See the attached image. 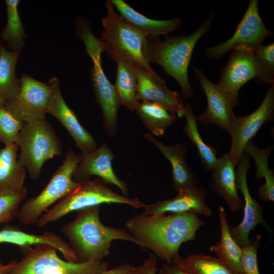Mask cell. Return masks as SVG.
Instances as JSON below:
<instances>
[{
  "label": "cell",
  "instance_id": "cell-43",
  "mask_svg": "<svg viewBox=\"0 0 274 274\" xmlns=\"http://www.w3.org/2000/svg\"><path fill=\"white\" fill-rule=\"evenodd\" d=\"M4 264V263L2 261L0 260V266H1V265H2L3 264Z\"/></svg>",
  "mask_w": 274,
  "mask_h": 274
},
{
  "label": "cell",
  "instance_id": "cell-23",
  "mask_svg": "<svg viewBox=\"0 0 274 274\" xmlns=\"http://www.w3.org/2000/svg\"><path fill=\"white\" fill-rule=\"evenodd\" d=\"M119 15L132 27L148 37L166 36L180 27L182 20L174 18L165 20L149 18L139 13L123 0H110Z\"/></svg>",
  "mask_w": 274,
  "mask_h": 274
},
{
  "label": "cell",
  "instance_id": "cell-40",
  "mask_svg": "<svg viewBox=\"0 0 274 274\" xmlns=\"http://www.w3.org/2000/svg\"><path fill=\"white\" fill-rule=\"evenodd\" d=\"M16 262V260H11L9 262L4 264L0 266V274H6Z\"/></svg>",
  "mask_w": 274,
  "mask_h": 274
},
{
  "label": "cell",
  "instance_id": "cell-41",
  "mask_svg": "<svg viewBox=\"0 0 274 274\" xmlns=\"http://www.w3.org/2000/svg\"><path fill=\"white\" fill-rule=\"evenodd\" d=\"M47 274H66V273L62 270H56Z\"/></svg>",
  "mask_w": 274,
  "mask_h": 274
},
{
  "label": "cell",
  "instance_id": "cell-11",
  "mask_svg": "<svg viewBox=\"0 0 274 274\" xmlns=\"http://www.w3.org/2000/svg\"><path fill=\"white\" fill-rule=\"evenodd\" d=\"M274 116V83L270 85L257 109L247 116L234 115L228 132L231 143L228 152L233 164L237 165L247 143L255 135L262 126L273 119Z\"/></svg>",
  "mask_w": 274,
  "mask_h": 274
},
{
  "label": "cell",
  "instance_id": "cell-25",
  "mask_svg": "<svg viewBox=\"0 0 274 274\" xmlns=\"http://www.w3.org/2000/svg\"><path fill=\"white\" fill-rule=\"evenodd\" d=\"M219 218L220 240L212 246L210 250L216 254L218 258L224 263L233 274H244L241 264L242 247L235 242L230 234L225 210L221 206L219 208Z\"/></svg>",
  "mask_w": 274,
  "mask_h": 274
},
{
  "label": "cell",
  "instance_id": "cell-9",
  "mask_svg": "<svg viewBox=\"0 0 274 274\" xmlns=\"http://www.w3.org/2000/svg\"><path fill=\"white\" fill-rule=\"evenodd\" d=\"M57 251L48 244L37 245L6 274H47L59 269L66 274H100L109 269V263L104 260L75 263L63 260Z\"/></svg>",
  "mask_w": 274,
  "mask_h": 274
},
{
  "label": "cell",
  "instance_id": "cell-27",
  "mask_svg": "<svg viewBox=\"0 0 274 274\" xmlns=\"http://www.w3.org/2000/svg\"><path fill=\"white\" fill-rule=\"evenodd\" d=\"M273 146L261 148L256 146L252 140L245 146L244 151L255 161L256 178L259 180L264 178L265 183L258 188L259 197L262 200H274V172L268 165V160Z\"/></svg>",
  "mask_w": 274,
  "mask_h": 274
},
{
  "label": "cell",
  "instance_id": "cell-7",
  "mask_svg": "<svg viewBox=\"0 0 274 274\" xmlns=\"http://www.w3.org/2000/svg\"><path fill=\"white\" fill-rule=\"evenodd\" d=\"M15 143L20 150L18 163L32 180L39 178L47 160L62 152L61 142L46 118L24 123Z\"/></svg>",
  "mask_w": 274,
  "mask_h": 274
},
{
  "label": "cell",
  "instance_id": "cell-13",
  "mask_svg": "<svg viewBox=\"0 0 274 274\" xmlns=\"http://www.w3.org/2000/svg\"><path fill=\"white\" fill-rule=\"evenodd\" d=\"M193 70L207 100L206 109L197 117V121L204 125H217L228 132L234 115L233 109L239 104L238 96L223 91L217 84L210 81L199 68L194 66Z\"/></svg>",
  "mask_w": 274,
  "mask_h": 274
},
{
  "label": "cell",
  "instance_id": "cell-42",
  "mask_svg": "<svg viewBox=\"0 0 274 274\" xmlns=\"http://www.w3.org/2000/svg\"><path fill=\"white\" fill-rule=\"evenodd\" d=\"M6 105V102L0 97V107Z\"/></svg>",
  "mask_w": 274,
  "mask_h": 274
},
{
  "label": "cell",
  "instance_id": "cell-21",
  "mask_svg": "<svg viewBox=\"0 0 274 274\" xmlns=\"http://www.w3.org/2000/svg\"><path fill=\"white\" fill-rule=\"evenodd\" d=\"M0 244L15 245L28 250L37 245L48 244L59 251L65 260L78 262L77 256L68 244L61 236L52 232L31 234L10 225H5L0 229Z\"/></svg>",
  "mask_w": 274,
  "mask_h": 274
},
{
  "label": "cell",
  "instance_id": "cell-33",
  "mask_svg": "<svg viewBox=\"0 0 274 274\" xmlns=\"http://www.w3.org/2000/svg\"><path fill=\"white\" fill-rule=\"evenodd\" d=\"M256 75L254 80L259 84L274 83V43L253 50Z\"/></svg>",
  "mask_w": 274,
  "mask_h": 274
},
{
  "label": "cell",
  "instance_id": "cell-3",
  "mask_svg": "<svg viewBox=\"0 0 274 274\" xmlns=\"http://www.w3.org/2000/svg\"><path fill=\"white\" fill-rule=\"evenodd\" d=\"M215 14L211 13L192 33L186 35L149 37L148 59L149 63L160 65L164 72L179 84L181 97L190 98L193 92L189 81L188 68L192 52L198 41L210 29Z\"/></svg>",
  "mask_w": 274,
  "mask_h": 274
},
{
  "label": "cell",
  "instance_id": "cell-28",
  "mask_svg": "<svg viewBox=\"0 0 274 274\" xmlns=\"http://www.w3.org/2000/svg\"><path fill=\"white\" fill-rule=\"evenodd\" d=\"M135 111L147 129L155 136L163 135L177 118L176 114L169 112L163 106L151 101L139 102Z\"/></svg>",
  "mask_w": 274,
  "mask_h": 274
},
{
  "label": "cell",
  "instance_id": "cell-1",
  "mask_svg": "<svg viewBox=\"0 0 274 274\" xmlns=\"http://www.w3.org/2000/svg\"><path fill=\"white\" fill-rule=\"evenodd\" d=\"M204 224L196 214L179 213L169 215L136 214L127 220L125 226L139 246L149 250L165 263L172 264L179 255L180 246L194 239Z\"/></svg>",
  "mask_w": 274,
  "mask_h": 274
},
{
  "label": "cell",
  "instance_id": "cell-12",
  "mask_svg": "<svg viewBox=\"0 0 274 274\" xmlns=\"http://www.w3.org/2000/svg\"><path fill=\"white\" fill-rule=\"evenodd\" d=\"M51 94L47 83L23 75L18 93L8 101L5 107L24 123L35 122L45 118Z\"/></svg>",
  "mask_w": 274,
  "mask_h": 274
},
{
  "label": "cell",
  "instance_id": "cell-35",
  "mask_svg": "<svg viewBox=\"0 0 274 274\" xmlns=\"http://www.w3.org/2000/svg\"><path fill=\"white\" fill-rule=\"evenodd\" d=\"M23 123L5 105L0 107V143L5 145L15 143Z\"/></svg>",
  "mask_w": 274,
  "mask_h": 274
},
{
  "label": "cell",
  "instance_id": "cell-34",
  "mask_svg": "<svg viewBox=\"0 0 274 274\" xmlns=\"http://www.w3.org/2000/svg\"><path fill=\"white\" fill-rule=\"evenodd\" d=\"M27 194L25 187L19 190L0 192V224L16 218Z\"/></svg>",
  "mask_w": 274,
  "mask_h": 274
},
{
  "label": "cell",
  "instance_id": "cell-5",
  "mask_svg": "<svg viewBox=\"0 0 274 274\" xmlns=\"http://www.w3.org/2000/svg\"><path fill=\"white\" fill-rule=\"evenodd\" d=\"M77 30L93 62L91 72L92 88L101 111L104 130L108 137L111 138L118 131V111L121 104L115 86L110 82L102 69L103 46L100 39L93 34L87 21L79 22L77 24Z\"/></svg>",
  "mask_w": 274,
  "mask_h": 274
},
{
  "label": "cell",
  "instance_id": "cell-17",
  "mask_svg": "<svg viewBox=\"0 0 274 274\" xmlns=\"http://www.w3.org/2000/svg\"><path fill=\"white\" fill-rule=\"evenodd\" d=\"M136 77V95L139 100L156 102L163 106L178 117L184 115V105L181 95L168 89L166 81L150 75L142 67L135 64Z\"/></svg>",
  "mask_w": 274,
  "mask_h": 274
},
{
  "label": "cell",
  "instance_id": "cell-24",
  "mask_svg": "<svg viewBox=\"0 0 274 274\" xmlns=\"http://www.w3.org/2000/svg\"><path fill=\"white\" fill-rule=\"evenodd\" d=\"M18 147L16 143L0 149V192L22 189L26 170L17 161Z\"/></svg>",
  "mask_w": 274,
  "mask_h": 274
},
{
  "label": "cell",
  "instance_id": "cell-4",
  "mask_svg": "<svg viewBox=\"0 0 274 274\" xmlns=\"http://www.w3.org/2000/svg\"><path fill=\"white\" fill-rule=\"evenodd\" d=\"M107 13L102 20L103 30L99 39L104 52L116 61L128 60L150 75L158 77L148 59L149 37L125 21L114 10L110 0L106 3Z\"/></svg>",
  "mask_w": 274,
  "mask_h": 274
},
{
  "label": "cell",
  "instance_id": "cell-36",
  "mask_svg": "<svg viewBox=\"0 0 274 274\" xmlns=\"http://www.w3.org/2000/svg\"><path fill=\"white\" fill-rule=\"evenodd\" d=\"M261 235L242 247L241 264L244 274H260L257 262V251Z\"/></svg>",
  "mask_w": 274,
  "mask_h": 274
},
{
  "label": "cell",
  "instance_id": "cell-14",
  "mask_svg": "<svg viewBox=\"0 0 274 274\" xmlns=\"http://www.w3.org/2000/svg\"><path fill=\"white\" fill-rule=\"evenodd\" d=\"M250 166V157L244 151L237 164L236 186L243 194L245 200L244 216L242 222L236 226L229 225L230 234L235 242L242 247L250 242L249 235L259 224L268 228L262 215L263 207L253 198L249 191L247 182V173Z\"/></svg>",
  "mask_w": 274,
  "mask_h": 274
},
{
  "label": "cell",
  "instance_id": "cell-15",
  "mask_svg": "<svg viewBox=\"0 0 274 274\" xmlns=\"http://www.w3.org/2000/svg\"><path fill=\"white\" fill-rule=\"evenodd\" d=\"M47 84L52 94L48 105L47 114L56 118L74 140L81 155H87L98 147L90 133L79 122L74 112L68 107L61 94L59 81L56 77L51 78Z\"/></svg>",
  "mask_w": 274,
  "mask_h": 274
},
{
  "label": "cell",
  "instance_id": "cell-39",
  "mask_svg": "<svg viewBox=\"0 0 274 274\" xmlns=\"http://www.w3.org/2000/svg\"><path fill=\"white\" fill-rule=\"evenodd\" d=\"M159 274H188L173 264L163 263L159 270Z\"/></svg>",
  "mask_w": 274,
  "mask_h": 274
},
{
  "label": "cell",
  "instance_id": "cell-37",
  "mask_svg": "<svg viewBox=\"0 0 274 274\" xmlns=\"http://www.w3.org/2000/svg\"><path fill=\"white\" fill-rule=\"evenodd\" d=\"M157 262L155 256L146 259L142 264L135 267L133 274H156Z\"/></svg>",
  "mask_w": 274,
  "mask_h": 274
},
{
  "label": "cell",
  "instance_id": "cell-38",
  "mask_svg": "<svg viewBox=\"0 0 274 274\" xmlns=\"http://www.w3.org/2000/svg\"><path fill=\"white\" fill-rule=\"evenodd\" d=\"M135 267L124 263L111 269H108L100 274H133Z\"/></svg>",
  "mask_w": 274,
  "mask_h": 274
},
{
  "label": "cell",
  "instance_id": "cell-30",
  "mask_svg": "<svg viewBox=\"0 0 274 274\" xmlns=\"http://www.w3.org/2000/svg\"><path fill=\"white\" fill-rule=\"evenodd\" d=\"M20 52L10 51L0 42V97L6 103L15 97L20 87L15 72Z\"/></svg>",
  "mask_w": 274,
  "mask_h": 274
},
{
  "label": "cell",
  "instance_id": "cell-18",
  "mask_svg": "<svg viewBox=\"0 0 274 274\" xmlns=\"http://www.w3.org/2000/svg\"><path fill=\"white\" fill-rule=\"evenodd\" d=\"M255 75L253 50L238 47L232 50L217 85L226 93L238 95L241 87Z\"/></svg>",
  "mask_w": 274,
  "mask_h": 274
},
{
  "label": "cell",
  "instance_id": "cell-29",
  "mask_svg": "<svg viewBox=\"0 0 274 274\" xmlns=\"http://www.w3.org/2000/svg\"><path fill=\"white\" fill-rule=\"evenodd\" d=\"M186 122L183 130L187 137L195 146L200 162L204 168L212 172L218 161L217 151L213 146L204 142L197 128V117L193 114L189 102L184 105V115Z\"/></svg>",
  "mask_w": 274,
  "mask_h": 274
},
{
  "label": "cell",
  "instance_id": "cell-2",
  "mask_svg": "<svg viewBox=\"0 0 274 274\" xmlns=\"http://www.w3.org/2000/svg\"><path fill=\"white\" fill-rule=\"evenodd\" d=\"M99 210L100 206L79 210L74 219L61 227L78 262L103 260L109 254L115 240L130 242L138 246L126 229L104 225L99 218Z\"/></svg>",
  "mask_w": 274,
  "mask_h": 274
},
{
  "label": "cell",
  "instance_id": "cell-10",
  "mask_svg": "<svg viewBox=\"0 0 274 274\" xmlns=\"http://www.w3.org/2000/svg\"><path fill=\"white\" fill-rule=\"evenodd\" d=\"M273 34V31L266 28L260 16L258 1L250 0L232 37L222 43L206 48L204 54L210 59L217 60L238 47L244 46L254 50Z\"/></svg>",
  "mask_w": 274,
  "mask_h": 274
},
{
  "label": "cell",
  "instance_id": "cell-16",
  "mask_svg": "<svg viewBox=\"0 0 274 274\" xmlns=\"http://www.w3.org/2000/svg\"><path fill=\"white\" fill-rule=\"evenodd\" d=\"M81 160L73 174V179L77 183L96 176L107 184L117 187L123 195H127L128 188L126 183L116 175L112 166L114 154L106 143H103L91 153L81 155Z\"/></svg>",
  "mask_w": 274,
  "mask_h": 274
},
{
  "label": "cell",
  "instance_id": "cell-22",
  "mask_svg": "<svg viewBox=\"0 0 274 274\" xmlns=\"http://www.w3.org/2000/svg\"><path fill=\"white\" fill-rule=\"evenodd\" d=\"M235 165L228 153L218 159L211 172V189L225 202L228 209L234 212L242 208V200L237 193Z\"/></svg>",
  "mask_w": 274,
  "mask_h": 274
},
{
  "label": "cell",
  "instance_id": "cell-6",
  "mask_svg": "<svg viewBox=\"0 0 274 274\" xmlns=\"http://www.w3.org/2000/svg\"><path fill=\"white\" fill-rule=\"evenodd\" d=\"M102 203L123 204L133 209L144 208L146 205L137 197L130 198L114 192L100 178L90 179L80 182L76 190L48 209L36 224L42 227L73 212Z\"/></svg>",
  "mask_w": 274,
  "mask_h": 274
},
{
  "label": "cell",
  "instance_id": "cell-31",
  "mask_svg": "<svg viewBox=\"0 0 274 274\" xmlns=\"http://www.w3.org/2000/svg\"><path fill=\"white\" fill-rule=\"evenodd\" d=\"M172 264L188 274H233L219 258L201 254H191L185 258L178 255Z\"/></svg>",
  "mask_w": 274,
  "mask_h": 274
},
{
  "label": "cell",
  "instance_id": "cell-32",
  "mask_svg": "<svg viewBox=\"0 0 274 274\" xmlns=\"http://www.w3.org/2000/svg\"><path fill=\"white\" fill-rule=\"evenodd\" d=\"M7 22L1 33L2 40L7 44L8 50L20 52L26 37L19 13V0L5 1Z\"/></svg>",
  "mask_w": 274,
  "mask_h": 274
},
{
  "label": "cell",
  "instance_id": "cell-8",
  "mask_svg": "<svg viewBox=\"0 0 274 274\" xmlns=\"http://www.w3.org/2000/svg\"><path fill=\"white\" fill-rule=\"evenodd\" d=\"M81 154L68 150L62 164L53 175L45 188L37 196L21 204L16 218L21 223H37L49 207L68 195L80 185L73 179L74 173L81 160Z\"/></svg>",
  "mask_w": 274,
  "mask_h": 274
},
{
  "label": "cell",
  "instance_id": "cell-26",
  "mask_svg": "<svg viewBox=\"0 0 274 274\" xmlns=\"http://www.w3.org/2000/svg\"><path fill=\"white\" fill-rule=\"evenodd\" d=\"M115 62L117 74L114 86L120 104L129 110L135 111L140 102L136 95L135 64L124 58H119Z\"/></svg>",
  "mask_w": 274,
  "mask_h": 274
},
{
  "label": "cell",
  "instance_id": "cell-20",
  "mask_svg": "<svg viewBox=\"0 0 274 274\" xmlns=\"http://www.w3.org/2000/svg\"><path fill=\"white\" fill-rule=\"evenodd\" d=\"M207 191L202 186L180 192L175 197L146 204L142 213L150 215L164 214L190 213L205 216H211L212 211L206 202Z\"/></svg>",
  "mask_w": 274,
  "mask_h": 274
},
{
  "label": "cell",
  "instance_id": "cell-19",
  "mask_svg": "<svg viewBox=\"0 0 274 274\" xmlns=\"http://www.w3.org/2000/svg\"><path fill=\"white\" fill-rule=\"evenodd\" d=\"M145 140L158 149L170 162L174 190L182 192L198 186L199 178L192 172L186 160L187 147L185 143L167 146L150 133L144 134Z\"/></svg>",
  "mask_w": 274,
  "mask_h": 274
}]
</instances>
